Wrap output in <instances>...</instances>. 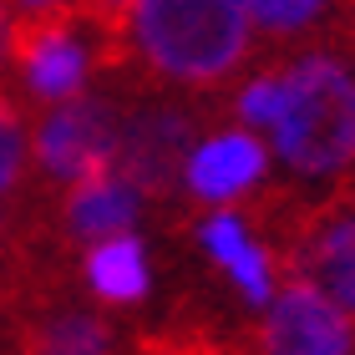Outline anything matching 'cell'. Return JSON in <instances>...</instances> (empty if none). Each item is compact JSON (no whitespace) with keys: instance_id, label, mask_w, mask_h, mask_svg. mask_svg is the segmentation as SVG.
I'll use <instances>...</instances> for the list:
<instances>
[{"instance_id":"4fadbf2b","label":"cell","mask_w":355,"mask_h":355,"mask_svg":"<svg viewBox=\"0 0 355 355\" xmlns=\"http://www.w3.org/2000/svg\"><path fill=\"white\" fill-rule=\"evenodd\" d=\"M330 0H244V10H249V21L254 26H264V31H304V26H315L320 15H325Z\"/></svg>"},{"instance_id":"8fae6325","label":"cell","mask_w":355,"mask_h":355,"mask_svg":"<svg viewBox=\"0 0 355 355\" xmlns=\"http://www.w3.org/2000/svg\"><path fill=\"white\" fill-rule=\"evenodd\" d=\"M198 239H203V249L234 274V284L244 289V300H249V304H269V300H274L269 254L249 239V229H244V218H239V214H229V208L208 214V218H203V229H198Z\"/></svg>"},{"instance_id":"7c38bea8","label":"cell","mask_w":355,"mask_h":355,"mask_svg":"<svg viewBox=\"0 0 355 355\" xmlns=\"http://www.w3.org/2000/svg\"><path fill=\"white\" fill-rule=\"evenodd\" d=\"M87 289L107 304H137L148 295V254L132 234L102 239V244L87 249Z\"/></svg>"},{"instance_id":"5b68a950","label":"cell","mask_w":355,"mask_h":355,"mask_svg":"<svg viewBox=\"0 0 355 355\" xmlns=\"http://www.w3.org/2000/svg\"><path fill=\"white\" fill-rule=\"evenodd\" d=\"M117 122L122 112L107 96H71L46 112L36 127V163L51 183H82V178L112 173V153H117Z\"/></svg>"},{"instance_id":"5bb4252c","label":"cell","mask_w":355,"mask_h":355,"mask_svg":"<svg viewBox=\"0 0 355 355\" xmlns=\"http://www.w3.org/2000/svg\"><path fill=\"white\" fill-rule=\"evenodd\" d=\"M26 173V127H21V112L6 92H0V198H10L15 183Z\"/></svg>"},{"instance_id":"9c48e42d","label":"cell","mask_w":355,"mask_h":355,"mask_svg":"<svg viewBox=\"0 0 355 355\" xmlns=\"http://www.w3.org/2000/svg\"><path fill=\"white\" fill-rule=\"evenodd\" d=\"M137 214H142V193L132 183H122L117 173H96L67 188V198H61V239L92 249L102 239L127 234L137 223Z\"/></svg>"},{"instance_id":"8992f818","label":"cell","mask_w":355,"mask_h":355,"mask_svg":"<svg viewBox=\"0 0 355 355\" xmlns=\"http://www.w3.org/2000/svg\"><path fill=\"white\" fill-rule=\"evenodd\" d=\"M264 355H355V325L304 279L274 289L269 315L259 325Z\"/></svg>"},{"instance_id":"2e32d148","label":"cell","mask_w":355,"mask_h":355,"mask_svg":"<svg viewBox=\"0 0 355 355\" xmlns=\"http://www.w3.org/2000/svg\"><path fill=\"white\" fill-rule=\"evenodd\" d=\"M6 41H10V21H6V10H0V56H6Z\"/></svg>"},{"instance_id":"3957f363","label":"cell","mask_w":355,"mask_h":355,"mask_svg":"<svg viewBox=\"0 0 355 355\" xmlns=\"http://www.w3.org/2000/svg\"><path fill=\"white\" fill-rule=\"evenodd\" d=\"M82 21L67 10V6H51V10H26L21 21H10V41H6V56L21 67L31 96L41 102H71L82 96L87 87V71H92V51L82 41Z\"/></svg>"},{"instance_id":"6da1fadb","label":"cell","mask_w":355,"mask_h":355,"mask_svg":"<svg viewBox=\"0 0 355 355\" xmlns=\"http://www.w3.org/2000/svg\"><path fill=\"white\" fill-rule=\"evenodd\" d=\"M249 36L254 21L244 0H127L117 21V41L132 46L142 67L183 87H208L229 76L244 61Z\"/></svg>"},{"instance_id":"ba28073f","label":"cell","mask_w":355,"mask_h":355,"mask_svg":"<svg viewBox=\"0 0 355 355\" xmlns=\"http://www.w3.org/2000/svg\"><path fill=\"white\" fill-rule=\"evenodd\" d=\"M295 279L325 295L340 315H355V203L325 208L295 239Z\"/></svg>"},{"instance_id":"30bf717a","label":"cell","mask_w":355,"mask_h":355,"mask_svg":"<svg viewBox=\"0 0 355 355\" xmlns=\"http://www.w3.org/2000/svg\"><path fill=\"white\" fill-rule=\"evenodd\" d=\"M264 168H269V153L254 132H218V137H208L188 153L183 178H188L193 198L229 203V198H239V193H249L259 183Z\"/></svg>"},{"instance_id":"9a60e30c","label":"cell","mask_w":355,"mask_h":355,"mask_svg":"<svg viewBox=\"0 0 355 355\" xmlns=\"http://www.w3.org/2000/svg\"><path fill=\"white\" fill-rule=\"evenodd\" d=\"M279 96H284V82L279 71L259 76V82H249L244 92H239V117H244L249 127H274V117H279Z\"/></svg>"},{"instance_id":"277c9868","label":"cell","mask_w":355,"mask_h":355,"mask_svg":"<svg viewBox=\"0 0 355 355\" xmlns=\"http://www.w3.org/2000/svg\"><path fill=\"white\" fill-rule=\"evenodd\" d=\"M193 153V117L183 107H132L117 122V153H112V173L132 183L142 198H168L183 178V163Z\"/></svg>"},{"instance_id":"7a4b0ae2","label":"cell","mask_w":355,"mask_h":355,"mask_svg":"<svg viewBox=\"0 0 355 355\" xmlns=\"http://www.w3.org/2000/svg\"><path fill=\"white\" fill-rule=\"evenodd\" d=\"M274 148L300 178H335L355 163V71L340 56H304L279 71Z\"/></svg>"},{"instance_id":"52a82bcc","label":"cell","mask_w":355,"mask_h":355,"mask_svg":"<svg viewBox=\"0 0 355 355\" xmlns=\"http://www.w3.org/2000/svg\"><path fill=\"white\" fill-rule=\"evenodd\" d=\"M10 355H117V330L96 310L31 295L10 304Z\"/></svg>"}]
</instances>
